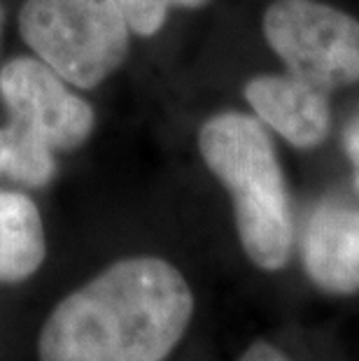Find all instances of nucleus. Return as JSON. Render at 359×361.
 <instances>
[{"mask_svg":"<svg viewBox=\"0 0 359 361\" xmlns=\"http://www.w3.org/2000/svg\"><path fill=\"white\" fill-rule=\"evenodd\" d=\"M194 317V294L171 261L131 257L68 294L37 338L40 361H166Z\"/></svg>","mask_w":359,"mask_h":361,"instance_id":"nucleus-1","label":"nucleus"},{"mask_svg":"<svg viewBox=\"0 0 359 361\" xmlns=\"http://www.w3.org/2000/svg\"><path fill=\"white\" fill-rule=\"evenodd\" d=\"M198 152L231 196L248 259L266 273L282 271L292 259L296 226L269 128L250 114L219 112L198 130Z\"/></svg>","mask_w":359,"mask_h":361,"instance_id":"nucleus-2","label":"nucleus"},{"mask_svg":"<svg viewBox=\"0 0 359 361\" xmlns=\"http://www.w3.org/2000/svg\"><path fill=\"white\" fill-rule=\"evenodd\" d=\"M0 98L10 112L0 128V157L30 184H49L56 173L54 152L78 149L94 130V107L37 56L3 66Z\"/></svg>","mask_w":359,"mask_h":361,"instance_id":"nucleus-3","label":"nucleus"},{"mask_svg":"<svg viewBox=\"0 0 359 361\" xmlns=\"http://www.w3.org/2000/svg\"><path fill=\"white\" fill-rule=\"evenodd\" d=\"M19 28L30 51L78 89L124 63L131 33L117 0H26Z\"/></svg>","mask_w":359,"mask_h":361,"instance_id":"nucleus-4","label":"nucleus"},{"mask_svg":"<svg viewBox=\"0 0 359 361\" xmlns=\"http://www.w3.org/2000/svg\"><path fill=\"white\" fill-rule=\"evenodd\" d=\"M264 37L287 73L324 91L359 82V19L320 0H276Z\"/></svg>","mask_w":359,"mask_h":361,"instance_id":"nucleus-5","label":"nucleus"},{"mask_svg":"<svg viewBox=\"0 0 359 361\" xmlns=\"http://www.w3.org/2000/svg\"><path fill=\"white\" fill-rule=\"evenodd\" d=\"M243 94L255 117L296 149H315L329 135V91L312 87L292 73L257 75Z\"/></svg>","mask_w":359,"mask_h":361,"instance_id":"nucleus-6","label":"nucleus"},{"mask_svg":"<svg viewBox=\"0 0 359 361\" xmlns=\"http://www.w3.org/2000/svg\"><path fill=\"white\" fill-rule=\"evenodd\" d=\"M305 275L331 296L359 291V207L322 201L310 212L301 238Z\"/></svg>","mask_w":359,"mask_h":361,"instance_id":"nucleus-7","label":"nucleus"},{"mask_svg":"<svg viewBox=\"0 0 359 361\" xmlns=\"http://www.w3.org/2000/svg\"><path fill=\"white\" fill-rule=\"evenodd\" d=\"M47 255L42 217L24 194L0 189V282L30 278Z\"/></svg>","mask_w":359,"mask_h":361,"instance_id":"nucleus-8","label":"nucleus"},{"mask_svg":"<svg viewBox=\"0 0 359 361\" xmlns=\"http://www.w3.org/2000/svg\"><path fill=\"white\" fill-rule=\"evenodd\" d=\"M126 24L135 35H154L166 24L171 10H198L212 0H117Z\"/></svg>","mask_w":359,"mask_h":361,"instance_id":"nucleus-9","label":"nucleus"},{"mask_svg":"<svg viewBox=\"0 0 359 361\" xmlns=\"http://www.w3.org/2000/svg\"><path fill=\"white\" fill-rule=\"evenodd\" d=\"M238 361H292L280 348H276L273 343L257 341L238 357Z\"/></svg>","mask_w":359,"mask_h":361,"instance_id":"nucleus-10","label":"nucleus"},{"mask_svg":"<svg viewBox=\"0 0 359 361\" xmlns=\"http://www.w3.org/2000/svg\"><path fill=\"white\" fill-rule=\"evenodd\" d=\"M343 145H346V154L353 161V166L359 168V114L350 121L346 133H343Z\"/></svg>","mask_w":359,"mask_h":361,"instance_id":"nucleus-11","label":"nucleus"},{"mask_svg":"<svg viewBox=\"0 0 359 361\" xmlns=\"http://www.w3.org/2000/svg\"><path fill=\"white\" fill-rule=\"evenodd\" d=\"M355 184H357V189H359V168H355Z\"/></svg>","mask_w":359,"mask_h":361,"instance_id":"nucleus-12","label":"nucleus"}]
</instances>
